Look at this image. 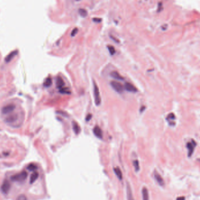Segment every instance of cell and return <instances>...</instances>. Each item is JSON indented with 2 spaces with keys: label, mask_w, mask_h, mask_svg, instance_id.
<instances>
[{
  "label": "cell",
  "mask_w": 200,
  "mask_h": 200,
  "mask_svg": "<svg viewBox=\"0 0 200 200\" xmlns=\"http://www.w3.org/2000/svg\"><path fill=\"white\" fill-rule=\"evenodd\" d=\"M91 117H92V115H91V114H88V115H87V117H86V119H86V121H90V120L91 119Z\"/></svg>",
  "instance_id": "obj_26"
},
{
  "label": "cell",
  "mask_w": 200,
  "mask_h": 200,
  "mask_svg": "<svg viewBox=\"0 0 200 200\" xmlns=\"http://www.w3.org/2000/svg\"><path fill=\"white\" fill-rule=\"evenodd\" d=\"M94 96L95 104L97 106L100 105L101 102V99L100 94L99 88L96 83H94Z\"/></svg>",
  "instance_id": "obj_2"
},
{
  "label": "cell",
  "mask_w": 200,
  "mask_h": 200,
  "mask_svg": "<svg viewBox=\"0 0 200 200\" xmlns=\"http://www.w3.org/2000/svg\"><path fill=\"white\" fill-rule=\"evenodd\" d=\"M39 177V173L37 172H34L33 173L31 176L30 178V183L32 184L34 182H35L36 180L37 179V178Z\"/></svg>",
  "instance_id": "obj_17"
},
{
  "label": "cell",
  "mask_w": 200,
  "mask_h": 200,
  "mask_svg": "<svg viewBox=\"0 0 200 200\" xmlns=\"http://www.w3.org/2000/svg\"><path fill=\"white\" fill-rule=\"evenodd\" d=\"M176 200H185V197H178Z\"/></svg>",
  "instance_id": "obj_27"
},
{
  "label": "cell",
  "mask_w": 200,
  "mask_h": 200,
  "mask_svg": "<svg viewBox=\"0 0 200 200\" xmlns=\"http://www.w3.org/2000/svg\"><path fill=\"white\" fill-rule=\"evenodd\" d=\"M59 92L62 94H71L70 90L68 88H67V87H63V88L59 89Z\"/></svg>",
  "instance_id": "obj_19"
},
{
  "label": "cell",
  "mask_w": 200,
  "mask_h": 200,
  "mask_svg": "<svg viewBox=\"0 0 200 200\" xmlns=\"http://www.w3.org/2000/svg\"><path fill=\"white\" fill-rule=\"evenodd\" d=\"M73 130H74V131L75 133H76V135H78V134L80 132V131H81L80 126H79V125L76 122H75V121L73 122Z\"/></svg>",
  "instance_id": "obj_15"
},
{
  "label": "cell",
  "mask_w": 200,
  "mask_h": 200,
  "mask_svg": "<svg viewBox=\"0 0 200 200\" xmlns=\"http://www.w3.org/2000/svg\"><path fill=\"white\" fill-rule=\"evenodd\" d=\"M80 14H81V15H82L83 17H85L87 15V11L84 9H80L79 10Z\"/></svg>",
  "instance_id": "obj_23"
},
{
  "label": "cell",
  "mask_w": 200,
  "mask_h": 200,
  "mask_svg": "<svg viewBox=\"0 0 200 200\" xmlns=\"http://www.w3.org/2000/svg\"><path fill=\"white\" fill-rule=\"evenodd\" d=\"M51 84H52V80L50 77H49L45 80L44 83H43V85L45 87H49L51 85Z\"/></svg>",
  "instance_id": "obj_18"
},
{
  "label": "cell",
  "mask_w": 200,
  "mask_h": 200,
  "mask_svg": "<svg viewBox=\"0 0 200 200\" xmlns=\"http://www.w3.org/2000/svg\"><path fill=\"white\" fill-rule=\"evenodd\" d=\"M17 54H18V51H17V50L12 51V52L11 53H9L7 57H6L5 62H7V63H8V62H9L10 61L12 60V59H13L14 57L17 55Z\"/></svg>",
  "instance_id": "obj_13"
},
{
  "label": "cell",
  "mask_w": 200,
  "mask_h": 200,
  "mask_svg": "<svg viewBox=\"0 0 200 200\" xmlns=\"http://www.w3.org/2000/svg\"><path fill=\"white\" fill-rule=\"evenodd\" d=\"M11 188V184L8 181L5 180L4 181L3 184L1 185V190L3 193L5 194H7L8 193Z\"/></svg>",
  "instance_id": "obj_7"
},
{
  "label": "cell",
  "mask_w": 200,
  "mask_h": 200,
  "mask_svg": "<svg viewBox=\"0 0 200 200\" xmlns=\"http://www.w3.org/2000/svg\"><path fill=\"white\" fill-rule=\"evenodd\" d=\"M37 168V166H36L35 164H30V165H28V169L30 171H34Z\"/></svg>",
  "instance_id": "obj_21"
},
{
  "label": "cell",
  "mask_w": 200,
  "mask_h": 200,
  "mask_svg": "<svg viewBox=\"0 0 200 200\" xmlns=\"http://www.w3.org/2000/svg\"><path fill=\"white\" fill-rule=\"evenodd\" d=\"M108 49L109 53H110V54H111V55H113V54H115V48H114V47H113L112 46H108Z\"/></svg>",
  "instance_id": "obj_22"
},
{
  "label": "cell",
  "mask_w": 200,
  "mask_h": 200,
  "mask_svg": "<svg viewBox=\"0 0 200 200\" xmlns=\"http://www.w3.org/2000/svg\"><path fill=\"white\" fill-rule=\"evenodd\" d=\"M114 171H115V174L117 175V176L118 177V178L119 180L122 179V171L121 169H120L119 167H115L114 168Z\"/></svg>",
  "instance_id": "obj_16"
},
{
  "label": "cell",
  "mask_w": 200,
  "mask_h": 200,
  "mask_svg": "<svg viewBox=\"0 0 200 200\" xmlns=\"http://www.w3.org/2000/svg\"><path fill=\"white\" fill-rule=\"evenodd\" d=\"M110 84L111 85V87H112V88H113L115 91H117V93H122L123 92V86L122 85V84L120 83L119 82L112 81V82H111Z\"/></svg>",
  "instance_id": "obj_3"
},
{
  "label": "cell",
  "mask_w": 200,
  "mask_h": 200,
  "mask_svg": "<svg viewBox=\"0 0 200 200\" xmlns=\"http://www.w3.org/2000/svg\"><path fill=\"white\" fill-rule=\"evenodd\" d=\"M15 108L14 104H9L5 106L2 109V113L3 114H8L12 112Z\"/></svg>",
  "instance_id": "obj_4"
},
{
  "label": "cell",
  "mask_w": 200,
  "mask_h": 200,
  "mask_svg": "<svg viewBox=\"0 0 200 200\" xmlns=\"http://www.w3.org/2000/svg\"><path fill=\"white\" fill-rule=\"evenodd\" d=\"M133 165L134 167H135V171H136V172H137V171H138L140 169L139 163L138 160H134L133 162Z\"/></svg>",
  "instance_id": "obj_20"
},
{
  "label": "cell",
  "mask_w": 200,
  "mask_h": 200,
  "mask_svg": "<svg viewBox=\"0 0 200 200\" xmlns=\"http://www.w3.org/2000/svg\"><path fill=\"white\" fill-rule=\"evenodd\" d=\"M77 1H79V0H77Z\"/></svg>",
  "instance_id": "obj_28"
},
{
  "label": "cell",
  "mask_w": 200,
  "mask_h": 200,
  "mask_svg": "<svg viewBox=\"0 0 200 200\" xmlns=\"http://www.w3.org/2000/svg\"><path fill=\"white\" fill-rule=\"evenodd\" d=\"M77 31H78V29H77V28H75V29H74V30L73 31L72 33H71V36H75V35L77 33Z\"/></svg>",
  "instance_id": "obj_25"
},
{
  "label": "cell",
  "mask_w": 200,
  "mask_h": 200,
  "mask_svg": "<svg viewBox=\"0 0 200 200\" xmlns=\"http://www.w3.org/2000/svg\"><path fill=\"white\" fill-rule=\"evenodd\" d=\"M56 86L59 89L63 88L65 85V82H64L63 79L60 77H57V79H56Z\"/></svg>",
  "instance_id": "obj_11"
},
{
  "label": "cell",
  "mask_w": 200,
  "mask_h": 200,
  "mask_svg": "<svg viewBox=\"0 0 200 200\" xmlns=\"http://www.w3.org/2000/svg\"><path fill=\"white\" fill-rule=\"evenodd\" d=\"M126 196H127V200H134L132 188L128 182L126 183Z\"/></svg>",
  "instance_id": "obj_8"
},
{
  "label": "cell",
  "mask_w": 200,
  "mask_h": 200,
  "mask_svg": "<svg viewBox=\"0 0 200 200\" xmlns=\"http://www.w3.org/2000/svg\"><path fill=\"white\" fill-rule=\"evenodd\" d=\"M142 198H143V200H149V192H148V190L146 187H143L142 190Z\"/></svg>",
  "instance_id": "obj_14"
},
{
  "label": "cell",
  "mask_w": 200,
  "mask_h": 200,
  "mask_svg": "<svg viewBox=\"0 0 200 200\" xmlns=\"http://www.w3.org/2000/svg\"><path fill=\"white\" fill-rule=\"evenodd\" d=\"M154 176L156 180L157 181V183H158L160 186H164V185H165V182H164V180L163 179L162 176H161L157 171H155V172H154Z\"/></svg>",
  "instance_id": "obj_9"
},
{
  "label": "cell",
  "mask_w": 200,
  "mask_h": 200,
  "mask_svg": "<svg viewBox=\"0 0 200 200\" xmlns=\"http://www.w3.org/2000/svg\"><path fill=\"white\" fill-rule=\"evenodd\" d=\"M111 76L112 78H114V79L118 80H123L124 78H123L121 75H120L119 73H118L116 71H113L111 73Z\"/></svg>",
  "instance_id": "obj_12"
},
{
  "label": "cell",
  "mask_w": 200,
  "mask_h": 200,
  "mask_svg": "<svg viewBox=\"0 0 200 200\" xmlns=\"http://www.w3.org/2000/svg\"><path fill=\"white\" fill-rule=\"evenodd\" d=\"M17 200H27V198H26V196H25V195L21 194L18 196V197L17 198Z\"/></svg>",
  "instance_id": "obj_24"
},
{
  "label": "cell",
  "mask_w": 200,
  "mask_h": 200,
  "mask_svg": "<svg viewBox=\"0 0 200 200\" xmlns=\"http://www.w3.org/2000/svg\"><path fill=\"white\" fill-rule=\"evenodd\" d=\"M93 133L94 135L96 136L98 138H102V131L98 126H96L94 128Z\"/></svg>",
  "instance_id": "obj_10"
},
{
  "label": "cell",
  "mask_w": 200,
  "mask_h": 200,
  "mask_svg": "<svg viewBox=\"0 0 200 200\" xmlns=\"http://www.w3.org/2000/svg\"><path fill=\"white\" fill-rule=\"evenodd\" d=\"M124 88L126 91L131 92V93H136L137 91V88L130 83H125L124 85Z\"/></svg>",
  "instance_id": "obj_6"
},
{
  "label": "cell",
  "mask_w": 200,
  "mask_h": 200,
  "mask_svg": "<svg viewBox=\"0 0 200 200\" xmlns=\"http://www.w3.org/2000/svg\"><path fill=\"white\" fill-rule=\"evenodd\" d=\"M27 177H28L27 173H26L25 171H22V172H21L20 173H18V174H17L14 175L13 176H12L11 180L13 181H15V182H23L24 180H25Z\"/></svg>",
  "instance_id": "obj_1"
},
{
  "label": "cell",
  "mask_w": 200,
  "mask_h": 200,
  "mask_svg": "<svg viewBox=\"0 0 200 200\" xmlns=\"http://www.w3.org/2000/svg\"><path fill=\"white\" fill-rule=\"evenodd\" d=\"M196 142L194 141V140H192V141H191V142H189L188 143H187V149H188V154L189 157H190V156L192 155V154H193L194 150V148H195V147H196Z\"/></svg>",
  "instance_id": "obj_5"
}]
</instances>
